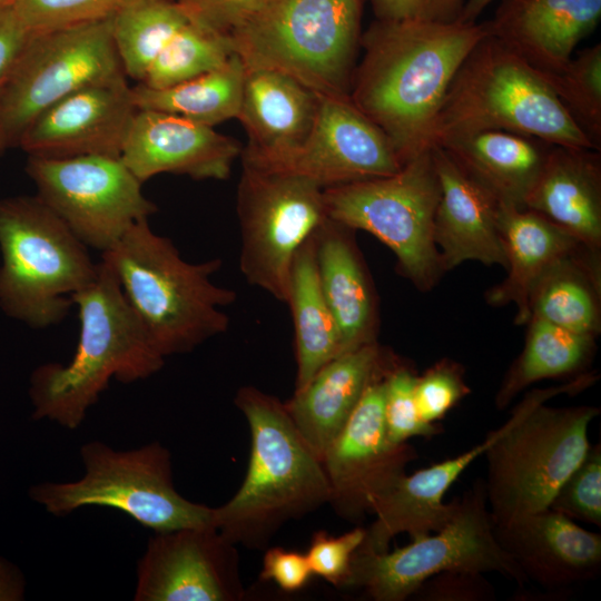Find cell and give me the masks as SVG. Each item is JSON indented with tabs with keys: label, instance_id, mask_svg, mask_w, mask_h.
<instances>
[{
	"label": "cell",
	"instance_id": "1",
	"mask_svg": "<svg viewBox=\"0 0 601 601\" xmlns=\"http://www.w3.org/2000/svg\"><path fill=\"white\" fill-rule=\"evenodd\" d=\"M487 22L375 19L362 33L364 55L349 97L391 141L402 165L432 148L435 121L463 60Z\"/></svg>",
	"mask_w": 601,
	"mask_h": 601
},
{
	"label": "cell",
	"instance_id": "2",
	"mask_svg": "<svg viewBox=\"0 0 601 601\" xmlns=\"http://www.w3.org/2000/svg\"><path fill=\"white\" fill-rule=\"evenodd\" d=\"M92 283L71 296L79 338L67 364L46 363L29 380L33 420L78 428L111 380H145L165 363L126 300L112 270L102 262Z\"/></svg>",
	"mask_w": 601,
	"mask_h": 601
},
{
	"label": "cell",
	"instance_id": "3",
	"mask_svg": "<svg viewBox=\"0 0 601 601\" xmlns=\"http://www.w3.org/2000/svg\"><path fill=\"white\" fill-rule=\"evenodd\" d=\"M235 404L249 426L250 456L238 491L213 508V525L236 545L265 549L286 522L328 503L329 484L284 402L248 385Z\"/></svg>",
	"mask_w": 601,
	"mask_h": 601
},
{
	"label": "cell",
	"instance_id": "4",
	"mask_svg": "<svg viewBox=\"0 0 601 601\" xmlns=\"http://www.w3.org/2000/svg\"><path fill=\"white\" fill-rule=\"evenodd\" d=\"M101 260L162 357L189 353L228 329L224 309L237 294L211 279L220 258L184 259L173 242L144 219L102 253Z\"/></svg>",
	"mask_w": 601,
	"mask_h": 601
},
{
	"label": "cell",
	"instance_id": "5",
	"mask_svg": "<svg viewBox=\"0 0 601 601\" xmlns=\"http://www.w3.org/2000/svg\"><path fill=\"white\" fill-rule=\"evenodd\" d=\"M598 381L584 372L569 382L534 388L513 408L502 432L485 451L484 481L493 525L549 508L553 496L590 447L588 430L600 408L552 407L562 394H578Z\"/></svg>",
	"mask_w": 601,
	"mask_h": 601
},
{
	"label": "cell",
	"instance_id": "6",
	"mask_svg": "<svg viewBox=\"0 0 601 601\" xmlns=\"http://www.w3.org/2000/svg\"><path fill=\"white\" fill-rule=\"evenodd\" d=\"M481 130L597 149L544 76L491 35L475 45L455 72L435 121L432 147L447 137Z\"/></svg>",
	"mask_w": 601,
	"mask_h": 601
},
{
	"label": "cell",
	"instance_id": "7",
	"mask_svg": "<svg viewBox=\"0 0 601 601\" xmlns=\"http://www.w3.org/2000/svg\"><path fill=\"white\" fill-rule=\"evenodd\" d=\"M0 309L37 329L62 322L99 267L37 195L0 198Z\"/></svg>",
	"mask_w": 601,
	"mask_h": 601
},
{
	"label": "cell",
	"instance_id": "8",
	"mask_svg": "<svg viewBox=\"0 0 601 601\" xmlns=\"http://www.w3.org/2000/svg\"><path fill=\"white\" fill-rule=\"evenodd\" d=\"M365 0H269L230 32L246 69L284 72L318 96H349Z\"/></svg>",
	"mask_w": 601,
	"mask_h": 601
},
{
	"label": "cell",
	"instance_id": "9",
	"mask_svg": "<svg viewBox=\"0 0 601 601\" xmlns=\"http://www.w3.org/2000/svg\"><path fill=\"white\" fill-rule=\"evenodd\" d=\"M80 456L82 477L36 484L30 499L60 518L92 505L116 509L154 532L213 525V508L177 492L170 452L159 442L117 451L91 441L81 446Z\"/></svg>",
	"mask_w": 601,
	"mask_h": 601
},
{
	"label": "cell",
	"instance_id": "10",
	"mask_svg": "<svg viewBox=\"0 0 601 601\" xmlns=\"http://www.w3.org/2000/svg\"><path fill=\"white\" fill-rule=\"evenodd\" d=\"M411 539L393 551L358 548L342 589H361L375 601H403L427 579L453 571L495 572L520 587L528 583L495 538L483 480L456 499L442 529Z\"/></svg>",
	"mask_w": 601,
	"mask_h": 601
},
{
	"label": "cell",
	"instance_id": "11",
	"mask_svg": "<svg viewBox=\"0 0 601 601\" xmlns=\"http://www.w3.org/2000/svg\"><path fill=\"white\" fill-rule=\"evenodd\" d=\"M324 199L328 218L376 237L421 292L445 273L433 237L440 183L432 148L393 175L324 188Z\"/></svg>",
	"mask_w": 601,
	"mask_h": 601
},
{
	"label": "cell",
	"instance_id": "12",
	"mask_svg": "<svg viewBox=\"0 0 601 601\" xmlns=\"http://www.w3.org/2000/svg\"><path fill=\"white\" fill-rule=\"evenodd\" d=\"M236 211L244 278L286 304L294 258L328 218L324 188L297 175L243 165Z\"/></svg>",
	"mask_w": 601,
	"mask_h": 601
},
{
	"label": "cell",
	"instance_id": "13",
	"mask_svg": "<svg viewBox=\"0 0 601 601\" xmlns=\"http://www.w3.org/2000/svg\"><path fill=\"white\" fill-rule=\"evenodd\" d=\"M126 76L111 18L32 33L0 87V127L7 149L18 147L43 110L87 86Z\"/></svg>",
	"mask_w": 601,
	"mask_h": 601
},
{
	"label": "cell",
	"instance_id": "14",
	"mask_svg": "<svg viewBox=\"0 0 601 601\" xmlns=\"http://www.w3.org/2000/svg\"><path fill=\"white\" fill-rule=\"evenodd\" d=\"M26 173L36 195L88 248L101 254L157 211L120 157L28 156Z\"/></svg>",
	"mask_w": 601,
	"mask_h": 601
},
{
	"label": "cell",
	"instance_id": "15",
	"mask_svg": "<svg viewBox=\"0 0 601 601\" xmlns=\"http://www.w3.org/2000/svg\"><path fill=\"white\" fill-rule=\"evenodd\" d=\"M387 370L367 386L322 459L329 484L328 503L338 516L352 523H359L371 514L375 502L406 474L408 463L418 457L407 442L394 443L387 436L384 421Z\"/></svg>",
	"mask_w": 601,
	"mask_h": 601
},
{
	"label": "cell",
	"instance_id": "16",
	"mask_svg": "<svg viewBox=\"0 0 601 601\" xmlns=\"http://www.w3.org/2000/svg\"><path fill=\"white\" fill-rule=\"evenodd\" d=\"M236 544L214 525L155 532L137 562L136 601H239Z\"/></svg>",
	"mask_w": 601,
	"mask_h": 601
},
{
	"label": "cell",
	"instance_id": "17",
	"mask_svg": "<svg viewBox=\"0 0 601 601\" xmlns=\"http://www.w3.org/2000/svg\"><path fill=\"white\" fill-rule=\"evenodd\" d=\"M402 166L386 135L349 96H318L315 121L303 144L256 168L297 175L328 188L390 176Z\"/></svg>",
	"mask_w": 601,
	"mask_h": 601
},
{
	"label": "cell",
	"instance_id": "18",
	"mask_svg": "<svg viewBox=\"0 0 601 601\" xmlns=\"http://www.w3.org/2000/svg\"><path fill=\"white\" fill-rule=\"evenodd\" d=\"M136 110L126 76L93 83L37 116L18 147L46 158L120 157Z\"/></svg>",
	"mask_w": 601,
	"mask_h": 601
},
{
	"label": "cell",
	"instance_id": "19",
	"mask_svg": "<svg viewBox=\"0 0 601 601\" xmlns=\"http://www.w3.org/2000/svg\"><path fill=\"white\" fill-rule=\"evenodd\" d=\"M242 151L239 142L213 127L164 111L137 109L120 158L142 184L160 174L223 180Z\"/></svg>",
	"mask_w": 601,
	"mask_h": 601
},
{
	"label": "cell",
	"instance_id": "20",
	"mask_svg": "<svg viewBox=\"0 0 601 601\" xmlns=\"http://www.w3.org/2000/svg\"><path fill=\"white\" fill-rule=\"evenodd\" d=\"M494 534L528 582L562 590L601 572V535L550 508L494 525Z\"/></svg>",
	"mask_w": 601,
	"mask_h": 601
},
{
	"label": "cell",
	"instance_id": "21",
	"mask_svg": "<svg viewBox=\"0 0 601 601\" xmlns=\"http://www.w3.org/2000/svg\"><path fill=\"white\" fill-rule=\"evenodd\" d=\"M440 183L433 237L445 272L464 262L506 267L501 203L440 146L432 147Z\"/></svg>",
	"mask_w": 601,
	"mask_h": 601
},
{
	"label": "cell",
	"instance_id": "22",
	"mask_svg": "<svg viewBox=\"0 0 601 601\" xmlns=\"http://www.w3.org/2000/svg\"><path fill=\"white\" fill-rule=\"evenodd\" d=\"M396 355L378 342L344 352L284 402L296 428L322 461L374 378Z\"/></svg>",
	"mask_w": 601,
	"mask_h": 601
},
{
	"label": "cell",
	"instance_id": "23",
	"mask_svg": "<svg viewBox=\"0 0 601 601\" xmlns=\"http://www.w3.org/2000/svg\"><path fill=\"white\" fill-rule=\"evenodd\" d=\"M318 95L272 69H246L237 119L248 136L243 164L262 167L295 150L315 121Z\"/></svg>",
	"mask_w": 601,
	"mask_h": 601
},
{
	"label": "cell",
	"instance_id": "24",
	"mask_svg": "<svg viewBox=\"0 0 601 601\" xmlns=\"http://www.w3.org/2000/svg\"><path fill=\"white\" fill-rule=\"evenodd\" d=\"M601 17V0H501L487 22L497 38L542 73L561 70Z\"/></svg>",
	"mask_w": 601,
	"mask_h": 601
},
{
	"label": "cell",
	"instance_id": "25",
	"mask_svg": "<svg viewBox=\"0 0 601 601\" xmlns=\"http://www.w3.org/2000/svg\"><path fill=\"white\" fill-rule=\"evenodd\" d=\"M354 233L327 218L314 236L319 283L337 324L343 353L377 342L380 329L376 289Z\"/></svg>",
	"mask_w": 601,
	"mask_h": 601
},
{
	"label": "cell",
	"instance_id": "26",
	"mask_svg": "<svg viewBox=\"0 0 601 601\" xmlns=\"http://www.w3.org/2000/svg\"><path fill=\"white\" fill-rule=\"evenodd\" d=\"M524 208L539 214L590 249L600 252L599 150L553 145Z\"/></svg>",
	"mask_w": 601,
	"mask_h": 601
},
{
	"label": "cell",
	"instance_id": "27",
	"mask_svg": "<svg viewBox=\"0 0 601 601\" xmlns=\"http://www.w3.org/2000/svg\"><path fill=\"white\" fill-rule=\"evenodd\" d=\"M443 148L502 205L524 208L553 145L506 130H481L447 137Z\"/></svg>",
	"mask_w": 601,
	"mask_h": 601
},
{
	"label": "cell",
	"instance_id": "28",
	"mask_svg": "<svg viewBox=\"0 0 601 601\" xmlns=\"http://www.w3.org/2000/svg\"><path fill=\"white\" fill-rule=\"evenodd\" d=\"M508 274L491 287L485 299L492 306L513 304L514 322H529V296L539 277L559 258L584 246L539 214L510 205L500 206Z\"/></svg>",
	"mask_w": 601,
	"mask_h": 601
},
{
	"label": "cell",
	"instance_id": "29",
	"mask_svg": "<svg viewBox=\"0 0 601 601\" xmlns=\"http://www.w3.org/2000/svg\"><path fill=\"white\" fill-rule=\"evenodd\" d=\"M529 313L530 318L598 337L601 332L600 252L580 246L555 260L532 287Z\"/></svg>",
	"mask_w": 601,
	"mask_h": 601
},
{
	"label": "cell",
	"instance_id": "30",
	"mask_svg": "<svg viewBox=\"0 0 601 601\" xmlns=\"http://www.w3.org/2000/svg\"><path fill=\"white\" fill-rule=\"evenodd\" d=\"M314 236L297 252L288 282L286 304L293 319L297 366L295 390L343 353L339 331L319 283Z\"/></svg>",
	"mask_w": 601,
	"mask_h": 601
},
{
	"label": "cell",
	"instance_id": "31",
	"mask_svg": "<svg viewBox=\"0 0 601 601\" xmlns=\"http://www.w3.org/2000/svg\"><path fill=\"white\" fill-rule=\"evenodd\" d=\"M522 352L505 373L494 402L504 410L520 393L542 380L575 377L589 367L597 337L540 318H530Z\"/></svg>",
	"mask_w": 601,
	"mask_h": 601
},
{
	"label": "cell",
	"instance_id": "32",
	"mask_svg": "<svg viewBox=\"0 0 601 601\" xmlns=\"http://www.w3.org/2000/svg\"><path fill=\"white\" fill-rule=\"evenodd\" d=\"M246 68L234 53L221 67L186 82L151 89L138 83L131 88L137 109L177 115L214 127L237 118Z\"/></svg>",
	"mask_w": 601,
	"mask_h": 601
},
{
	"label": "cell",
	"instance_id": "33",
	"mask_svg": "<svg viewBox=\"0 0 601 601\" xmlns=\"http://www.w3.org/2000/svg\"><path fill=\"white\" fill-rule=\"evenodd\" d=\"M190 16L177 0H132L111 17L126 77L141 82L152 61Z\"/></svg>",
	"mask_w": 601,
	"mask_h": 601
},
{
	"label": "cell",
	"instance_id": "34",
	"mask_svg": "<svg viewBox=\"0 0 601 601\" xmlns=\"http://www.w3.org/2000/svg\"><path fill=\"white\" fill-rule=\"evenodd\" d=\"M234 53L230 35L190 17L166 43L139 83L151 89L173 87L224 66Z\"/></svg>",
	"mask_w": 601,
	"mask_h": 601
},
{
	"label": "cell",
	"instance_id": "35",
	"mask_svg": "<svg viewBox=\"0 0 601 601\" xmlns=\"http://www.w3.org/2000/svg\"><path fill=\"white\" fill-rule=\"evenodd\" d=\"M542 75L573 121L600 150L601 45L581 50L561 70Z\"/></svg>",
	"mask_w": 601,
	"mask_h": 601
},
{
	"label": "cell",
	"instance_id": "36",
	"mask_svg": "<svg viewBox=\"0 0 601 601\" xmlns=\"http://www.w3.org/2000/svg\"><path fill=\"white\" fill-rule=\"evenodd\" d=\"M417 373L398 356L384 378V421L388 439L406 443L412 437H432L442 432L437 424L424 422L415 398Z\"/></svg>",
	"mask_w": 601,
	"mask_h": 601
},
{
	"label": "cell",
	"instance_id": "37",
	"mask_svg": "<svg viewBox=\"0 0 601 601\" xmlns=\"http://www.w3.org/2000/svg\"><path fill=\"white\" fill-rule=\"evenodd\" d=\"M132 0H11L30 33H40L111 18Z\"/></svg>",
	"mask_w": 601,
	"mask_h": 601
},
{
	"label": "cell",
	"instance_id": "38",
	"mask_svg": "<svg viewBox=\"0 0 601 601\" xmlns=\"http://www.w3.org/2000/svg\"><path fill=\"white\" fill-rule=\"evenodd\" d=\"M550 509L568 516L601 526V445L589 447L582 461L562 483Z\"/></svg>",
	"mask_w": 601,
	"mask_h": 601
},
{
	"label": "cell",
	"instance_id": "39",
	"mask_svg": "<svg viewBox=\"0 0 601 601\" xmlns=\"http://www.w3.org/2000/svg\"><path fill=\"white\" fill-rule=\"evenodd\" d=\"M470 393L463 365L449 357L435 362L416 377L417 410L428 424H437Z\"/></svg>",
	"mask_w": 601,
	"mask_h": 601
},
{
	"label": "cell",
	"instance_id": "40",
	"mask_svg": "<svg viewBox=\"0 0 601 601\" xmlns=\"http://www.w3.org/2000/svg\"><path fill=\"white\" fill-rule=\"evenodd\" d=\"M365 528H354L341 535L314 533L305 553L313 575L342 589L349 573L353 556L364 541Z\"/></svg>",
	"mask_w": 601,
	"mask_h": 601
},
{
	"label": "cell",
	"instance_id": "41",
	"mask_svg": "<svg viewBox=\"0 0 601 601\" xmlns=\"http://www.w3.org/2000/svg\"><path fill=\"white\" fill-rule=\"evenodd\" d=\"M413 595L427 601H484L494 597L482 573L453 571L427 579Z\"/></svg>",
	"mask_w": 601,
	"mask_h": 601
},
{
	"label": "cell",
	"instance_id": "42",
	"mask_svg": "<svg viewBox=\"0 0 601 601\" xmlns=\"http://www.w3.org/2000/svg\"><path fill=\"white\" fill-rule=\"evenodd\" d=\"M466 0H371L377 20L454 22L460 20Z\"/></svg>",
	"mask_w": 601,
	"mask_h": 601
},
{
	"label": "cell",
	"instance_id": "43",
	"mask_svg": "<svg viewBox=\"0 0 601 601\" xmlns=\"http://www.w3.org/2000/svg\"><path fill=\"white\" fill-rule=\"evenodd\" d=\"M200 23L230 35L269 0H177Z\"/></svg>",
	"mask_w": 601,
	"mask_h": 601
},
{
	"label": "cell",
	"instance_id": "44",
	"mask_svg": "<svg viewBox=\"0 0 601 601\" xmlns=\"http://www.w3.org/2000/svg\"><path fill=\"white\" fill-rule=\"evenodd\" d=\"M312 577L305 554L280 546L266 550L259 573L262 581L274 582L285 592H295L302 590Z\"/></svg>",
	"mask_w": 601,
	"mask_h": 601
},
{
	"label": "cell",
	"instance_id": "45",
	"mask_svg": "<svg viewBox=\"0 0 601 601\" xmlns=\"http://www.w3.org/2000/svg\"><path fill=\"white\" fill-rule=\"evenodd\" d=\"M31 35L9 3L0 8V80L9 73Z\"/></svg>",
	"mask_w": 601,
	"mask_h": 601
},
{
	"label": "cell",
	"instance_id": "46",
	"mask_svg": "<svg viewBox=\"0 0 601 601\" xmlns=\"http://www.w3.org/2000/svg\"><path fill=\"white\" fill-rule=\"evenodd\" d=\"M26 579L22 571L11 561L0 556V601L24 599Z\"/></svg>",
	"mask_w": 601,
	"mask_h": 601
},
{
	"label": "cell",
	"instance_id": "47",
	"mask_svg": "<svg viewBox=\"0 0 601 601\" xmlns=\"http://www.w3.org/2000/svg\"><path fill=\"white\" fill-rule=\"evenodd\" d=\"M494 0H466L460 21L467 23L477 22L481 13Z\"/></svg>",
	"mask_w": 601,
	"mask_h": 601
},
{
	"label": "cell",
	"instance_id": "48",
	"mask_svg": "<svg viewBox=\"0 0 601 601\" xmlns=\"http://www.w3.org/2000/svg\"><path fill=\"white\" fill-rule=\"evenodd\" d=\"M2 80L3 79L0 80V87H1ZM6 150H8V149H7L6 144L3 141L2 134H1V127H0V155H2Z\"/></svg>",
	"mask_w": 601,
	"mask_h": 601
},
{
	"label": "cell",
	"instance_id": "49",
	"mask_svg": "<svg viewBox=\"0 0 601 601\" xmlns=\"http://www.w3.org/2000/svg\"><path fill=\"white\" fill-rule=\"evenodd\" d=\"M11 0H0V8L8 4Z\"/></svg>",
	"mask_w": 601,
	"mask_h": 601
}]
</instances>
